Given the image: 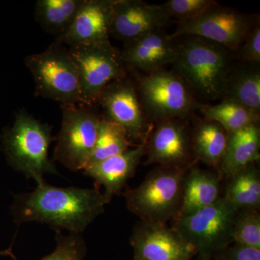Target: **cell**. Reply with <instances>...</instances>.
Masks as SVG:
<instances>
[{
	"label": "cell",
	"mask_w": 260,
	"mask_h": 260,
	"mask_svg": "<svg viewBox=\"0 0 260 260\" xmlns=\"http://www.w3.org/2000/svg\"><path fill=\"white\" fill-rule=\"evenodd\" d=\"M37 184L32 192L15 195L11 208L15 223L38 222L80 234L109 203L98 188L56 187L44 179Z\"/></svg>",
	"instance_id": "obj_1"
},
{
	"label": "cell",
	"mask_w": 260,
	"mask_h": 260,
	"mask_svg": "<svg viewBox=\"0 0 260 260\" xmlns=\"http://www.w3.org/2000/svg\"><path fill=\"white\" fill-rule=\"evenodd\" d=\"M51 129L49 124L20 109L13 125L2 133V148L10 165L36 182L44 179L45 174H59L54 162L49 158V147L56 141Z\"/></svg>",
	"instance_id": "obj_2"
},
{
	"label": "cell",
	"mask_w": 260,
	"mask_h": 260,
	"mask_svg": "<svg viewBox=\"0 0 260 260\" xmlns=\"http://www.w3.org/2000/svg\"><path fill=\"white\" fill-rule=\"evenodd\" d=\"M191 37L179 44L177 57L173 63L176 73L202 96L223 97L231 73L227 49L206 39Z\"/></svg>",
	"instance_id": "obj_3"
},
{
	"label": "cell",
	"mask_w": 260,
	"mask_h": 260,
	"mask_svg": "<svg viewBox=\"0 0 260 260\" xmlns=\"http://www.w3.org/2000/svg\"><path fill=\"white\" fill-rule=\"evenodd\" d=\"M188 169L187 165L160 166L154 169L140 186L126 191L128 209L143 221L153 223H166L177 216L183 179Z\"/></svg>",
	"instance_id": "obj_4"
},
{
	"label": "cell",
	"mask_w": 260,
	"mask_h": 260,
	"mask_svg": "<svg viewBox=\"0 0 260 260\" xmlns=\"http://www.w3.org/2000/svg\"><path fill=\"white\" fill-rule=\"evenodd\" d=\"M25 64L34 78L36 95L61 105L80 104L78 68L64 44L55 41L42 52L26 56Z\"/></svg>",
	"instance_id": "obj_5"
},
{
	"label": "cell",
	"mask_w": 260,
	"mask_h": 260,
	"mask_svg": "<svg viewBox=\"0 0 260 260\" xmlns=\"http://www.w3.org/2000/svg\"><path fill=\"white\" fill-rule=\"evenodd\" d=\"M239 211L221 197L211 206L177 218L174 229L191 244L199 260H212L232 242Z\"/></svg>",
	"instance_id": "obj_6"
},
{
	"label": "cell",
	"mask_w": 260,
	"mask_h": 260,
	"mask_svg": "<svg viewBox=\"0 0 260 260\" xmlns=\"http://www.w3.org/2000/svg\"><path fill=\"white\" fill-rule=\"evenodd\" d=\"M137 92L145 115L158 121L184 119L198 107L191 89L174 72L135 73Z\"/></svg>",
	"instance_id": "obj_7"
},
{
	"label": "cell",
	"mask_w": 260,
	"mask_h": 260,
	"mask_svg": "<svg viewBox=\"0 0 260 260\" xmlns=\"http://www.w3.org/2000/svg\"><path fill=\"white\" fill-rule=\"evenodd\" d=\"M62 120L56 137L54 161L73 172L88 165L96 143L101 117L93 107L83 104L61 105Z\"/></svg>",
	"instance_id": "obj_8"
},
{
	"label": "cell",
	"mask_w": 260,
	"mask_h": 260,
	"mask_svg": "<svg viewBox=\"0 0 260 260\" xmlns=\"http://www.w3.org/2000/svg\"><path fill=\"white\" fill-rule=\"evenodd\" d=\"M68 49L79 75L80 104L94 107L109 84L127 77L121 52L111 43L75 45Z\"/></svg>",
	"instance_id": "obj_9"
},
{
	"label": "cell",
	"mask_w": 260,
	"mask_h": 260,
	"mask_svg": "<svg viewBox=\"0 0 260 260\" xmlns=\"http://www.w3.org/2000/svg\"><path fill=\"white\" fill-rule=\"evenodd\" d=\"M254 25L250 17L218 4L197 18L179 23L170 38L199 37L236 51Z\"/></svg>",
	"instance_id": "obj_10"
},
{
	"label": "cell",
	"mask_w": 260,
	"mask_h": 260,
	"mask_svg": "<svg viewBox=\"0 0 260 260\" xmlns=\"http://www.w3.org/2000/svg\"><path fill=\"white\" fill-rule=\"evenodd\" d=\"M97 104L104 119L121 126L130 140L146 141L151 129L138 97L136 85L127 77L115 80L103 90Z\"/></svg>",
	"instance_id": "obj_11"
},
{
	"label": "cell",
	"mask_w": 260,
	"mask_h": 260,
	"mask_svg": "<svg viewBox=\"0 0 260 260\" xmlns=\"http://www.w3.org/2000/svg\"><path fill=\"white\" fill-rule=\"evenodd\" d=\"M133 260H192L196 251L180 234L166 223L142 220L131 237Z\"/></svg>",
	"instance_id": "obj_12"
},
{
	"label": "cell",
	"mask_w": 260,
	"mask_h": 260,
	"mask_svg": "<svg viewBox=\"0 0 260 260\" xmlns=\"http://www.w3.org/2000/svg\"><path fill=\"white\" fill-rule=\"evenodd\" d=\"M169 20L159 5L142 0H116L110 36L129 42L149 32L162 30Z\"/></svg>",
	"instance_id": "obj_13"
},
{
	"label": "cell",
	"mask_w": 260,
	"mask_h": 260,
	"mask_svg": "<svg viewBox=\"0 0 260 260\" xmlns=\"http://www.w3.org/2000/svg\"><path fill=\"white\" fill-rule=\"evenodd\" d=\"M191 142L187 129L179 119L158 121L146 140L145 164L167 167L189 165Z\"/></svg>",
	"instance_id": "obj_14"
},
{
	"label": "cell",
	"mask_w": 260,
	"mask_h": 260,
	"mask_svg": "<svg viewBox=\"0 0 260 260\" xmlns=\"http://www.w3.org/2000/svg\"><path fill=\"white\" fill-rule=\"evenodd\" d=\"M116 0H85L68 31L56 39L67 47L111 43L110 25Z\"/></svg>",
	"instance_id": "obj_15"
},
{
	"label": "cell",
	"mask_w": 260,
	"mask_h": 260,
	"mask_svg": "<svg viewBox=\"0 0 260 260\" xmlns=\"http://www.w3.org/2000/svg\"><path fill=\"white\" fill-rule=\"evenodd\" d=\"M179 44L162 30L145 34L125 43L121 52L126 68L145 73L162 69L177 59Z\"/></svg>",
	"instance_id": "obj_16"
},
{
	"label": "cell",
	"mask_w": 260,
	"mask_h": 260,
	"mask_svg": "<svg viewBox=\"0 0 260 260\" xmlns=\"http://www.w3.org/2000/svg\"><path fill=\"white\" fill-rule=\"evenodd\" d=\"M145 150L146 141L119 155L88 164L83 170L84 174L93 178L98 185L104 186V195L110 202L133 177Z\"/></svg>",
	"instance_id": "obj_17"
},
{
	"label": "cell",
	"mask_w": 260,
	"mask_h": 260,
	"mask_svg": "<svg viewBox=\"0 0 260 260\" xmlns=\"http://www.w3.org/2000/svg\"><path fill=\"white\" fill-rule=\"evenodd\" d=\"M220 177L211 171L189 168L183 179L180 208L177 218L191 215L218 202L221 198Z\"/></svg>",
	"instance_id": "obj_18"
},
{
	"label": "cell",
	"mask_w": 260,
	"mask_h": 260,
	"mask_svg": "<svg viewBox=\"0 0 260 260\" xmlns=\"http://www.w3.org/2000/svg\"><path fill=\"white\" fill-rule=\"evenodd\" d=\"M260 129L258 124L229 133L226 149L220 162V172L225 177L234 174L260 158Z\"/></svg>",
	"instance_id": "obj_19"
},
{
	"label": "cell",
	"mask_w": 260,
	"mask_h": 260,
	"mask_svg": "<svg viewBox=\"0 0 260 260\" xmlns=\"http://www.w3.org/2000/svg\"><path fill=\"white\" fill-rule=\"evenodd\" d=\"M85 0H38L34 15L36 20L48 34L56 39L71 26Z\"/></svg>",
	"instance_id": "obj_20"
},
{
	"label": "cell",
	"mask_w": 260,
	"mask_h": 260,
	"mask_svg": "<svg viewBox=\"0 0 260 260\" xmlns=\"http://www.w3.org/2000/svg\"><path fill=\"white\" fill-rule=\"evenodd\" d=\"M224 200L237 211L257 210L260 206V176L255 164L229 178Z\"/></svg>",
	"instance_id": "obj_21"
},
{
	"label": "cell",
	"mask_w": 260,
	"mask_h": 260,
	"mask_svg": "<svg viewBox=\"0 0 260 260\" xmlns=\"http://www.w3.org/2000/svg\"><path fill=\"white\" fill-rule=\"evenodd\" d=\"M229 133L213 121H206L197 126L191 150L200 161L210 167H218L226 149Z\"/></svg>",
	"instance_id": "obj_22"
},
{
	"label": "cell",
	"mask_w": 260,
	"mask_h": 260,
	"mask_svg": "<svg viewBox=\"0 0 260 260\" xmlns=\"http://www.w3.org/2000/svg\"><path fill=\"white\" fill-rule=\"evenodd\" d=\"M223 97V99L237 103L259 114V70L256 68H242L234 73L231 72Z\"/></svg>",
	"instance_id": "obj_23"
},
{
	"label": "cell",
	"mask_w": 260,
	"mask_h": 260,
	"mask_svg": "<svg viewBox=\"0 0 260 260\" xmlns=\"http://www.w3.org/2000/svg\"><path fill=\"white\" fill-rule=\"evenodd\" d=\"M197 107L205 116V120L217 123L229 134L258 124L259 121V114L226 99L220 104H198Z\"/></svg>",
	"instance_id": "obj_24"
},
{
	"label": "cell",
	"mask_w": 260,
	"mask_h": 260,
	"mask_svg": "<svg viewBox=\"0 0 260 260\" xmlns=\"http://www.w3.org/2000/svg\"><path fill=\"white\" fill-rule=\"evenodd\" d=\"M130 140L121 126L101 117L96 143L88 164L124 153L129 149Z\"/></svg>",
	"instance_id": "obj_25"
},
{
	"label": "cell",
	"mask_w": 260,
	"mask_h": 260,
	"mask_svg": "<svg viewBox=\"0 0 260 260\" xmlns=\"http://www.w3.org/2000/svg\"><path fill=\"white\" fill-rule=\"evenodd\" d=\"M232 242L260 249V215L257 210H242L236 217Z\"/></svg>",
	"instance_id": "obj_26"
},
{
	"label": "cell",
	"mask_w": 260,
	"mask_h": 260,
	"mask_svg": "<svg viewBox=\"0 0 260 260\" xmlns=\"http://www.w3.org/2000/svg\"><path fill=\"white\" fill-rule=\"evenodd\" d=\"M218 4L214 0H169L159 6L169 20L174 18L181 23L197 18Z\"/></svg>",
	"instance_id": "obj_27"
},
{
	"label": "cell",
	"mask_w": 260,
	"mask_h": 260,
	"mask_svg": "<svg viewBox=\"0 0 260 260\" xmlns=\"http://www.w3.org/2000/svg\"><path fill=\"white\" fill-rule=\"evenodd\" d=\"M56 240L55 250L42 260H83L86 246L80 234L71 233L64 235L60 231H56Z\"/></svg>",
	"instance_id": "obj_28"
},
{
	"label": "cell",
	"mask_w": 260,
	"mask_h": 260,
	"mask_svg": "<svg viewBox=\"0 0 260 260\" xmlns=\"http://www.w3.org/2000/svg\"><path fill=\"white\" fill-rule=\"evenodd\" d=\"M239 59L248 62H260V25L256 22L237 50Z\"/></svg>",
	"instance_id": "obj_29"
},
{
	"label": "cell",
	"mask_w": 260,
	"mask_h": 260,
	"mask_svg": "<svg viewBox=\"0 0 260 260\" xmlns=\"http://www.w3.org/2000/svg\"><path fill=\"white\" fill-rule=\"evenodd\" d=\"M215 258L218 260H260V249L234 244L225 248Z\"/></svg>",
	"instance_id": "obj_30"
},
{
	"label": "cell",
	"mask_w": 260,
	"mask_h": 260,
	"mask_svg": "<svg viewBox=\"0 0 260 260\" xmlns=\"http://www.w3.org/2000/svg\"><path fill=\"white\" fill-rule=\"evenodd\" d=\"M0 255H9L12 257H14L13 253H12L11 249H8V250L0 251Z\"/></svg>",
	"instance_id": "obj_31"
},
{
	"label": "cell",
	"mask_w": 260,
	"mask_h": 260,
	"mask_svg": "<svg viewBox=\"0 0 260 260\" xmlns=\"http://www.w3.org/2000/svg\"><path fill=\"white\" fill-rule=\"evenodd\" d=\"M198 260H199V259H198Z\"/></svg>",
	"instance_id": "obj_32"
}]
</instances>
